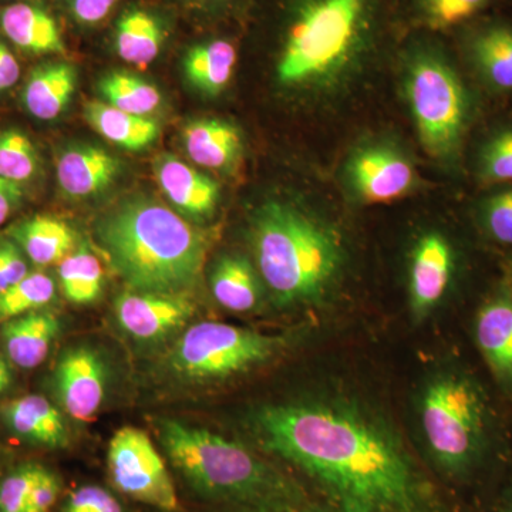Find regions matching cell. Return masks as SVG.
<instances>
[{"instance_id": "cell-1", "label": "cell", "mask_w": 512, "mask_h": 512, "mask_svg": "<svg viewBox=\"0 0 512 512\" xmlns=\"http://www.w3.org/2000/svg\"><path fill=\"white\" fill-rule=\"evenodd\" d=\"M256 439L328 494L336 512H437L433 491L394 431L339 400L262 407Z\"/></svg>"}, {"instance_id": "cell-2", "label": "cell", "mask_w": 512, "mask_h": 512, "mask_svg": "<svg viewBox=\"0 0 512 512\" xmlns=\"http://www.w3.org/2000/svg\"><path fill=\"white\" fill-rule=\"evenodd\" d=\"M96 231L114 271L133 291L184 295L200 281L207 238L156 201L123 202Z\"/></svg>"}, {"instance_id": "cell-3", "label": "cell", "mask_w": 512, "mask_h": 512, "mask_svg": "<svg viewBox=\"0 0 512 512\" xmlns=\"http://www.w3.org/2000/svg\"><path fill=\"white\" fill-rule=\"evenodd\" d=\"M158 436L173 466L205 497L264 512H312L298 485L238 441L171 419L158 421Z\"/></svg>"}, {"instance_id": "cell-4", "label": "cell", "mask_w": 512, "mask_h": 512, "mask_svg": "<svg viewBox=\"0 0 512 512\" xmlns=\"http://www.w3.org/2000/svg\"><path fill=\"white\" fill-rule=\"evenodd\" d=\"M252 247L259 274L282 306L322 301L345 265L339 235L289 202L268 201L255 212Z\"/></svg>"}, {"instance_id": "cell-5", "label": "cell", "mask_w": 512, "mask_h": 512, "mask_svg": "<svg viewBox=\"0 0 512 512\" xmlns=\"http://www.w3.org/2000/svg\"><path fill=\"white\" fill-rule=\"evenodd\" d=\"M404 94L421 146L441 163L456 158L470 100L436 35L416 32L402 52Z\"/></svg>"}, {"instance_id": "cell-6", "label": "cell", "mask_w": 512, "mask_h": 512, "mask_svg": "<svg viewBox=\"0 0 512 512\" xmlns=\"http://www.w3.org/2000/svg\"><path fill=\"white\" fill-rule=\"evenodd\" d=\"M419 410L436 466L451 477L470 473L487 440V404L476 382L463 373H440L424 386Z\"/></svg>"}, {"instance_id": "cell-7", "label": "cell", "mask_w": 512, "mask_h": 512, "mask_svg": "<svg viewBox=\"0 0 512 512\" xmlns=\"http://www.w3.org/2000/svg\"><path fill=\"white\" fill-rule=\"evenodd\" d=\"M281 336L227 323L201 322L181 336L171 353L177 375L194 382L227 379L268 362L284 348Z\"/></svg>"}, {"instance_id": "cell-8", "label": "cell", "mask_w": 512, "mask_h": 512, "mask_svg": "<svg viewBox=\"0 0 512 512\" xmlns=\"http://www.w3.org/2000/svg\"><path fill=\"white\" fill-rule=\"evenodd\" d=\"M107 468L114 487L151 507L178 510V497L163 457L143 430L123 427L110 440Z\"/></svg>"}, {"instance_id": "cell-9", "label": "cell", "mask_w": 512, "mask_h": 512, "mask_svg": "<svg viewBox=\"0 0 512 512\" xmlns=\"http://www.w3.org/2000/svg\"><path fill=\"white\" fill-rule=\"evenodd\" d=\"M346 175L356 197L366 204L402 200L417 185L412 161L399 148L383 143L357 148Z\"/></svg>"}, {"instance_id": "cell-10", "label": "cell", "mask_w": 512, "mask_h": 512, "mask_svg": "<svg viewBox=\"0 0 512 512\" xmlns=\"http://www.w3.org/2000/svg\"><path fill=\"white\" fill-rule=\"evenodd\" d=\"M56 389L64 410L77 421H90L106 396L107 372L99 353L80 346L64 352L56 373Z\"/></svg>"}, {"instance_id": "cell-11", "label": "cell", "mask_w": 512, "mask_h": 512, "mask_svg": "<svg viewBox=\"0 0 512 512\" xmlns=\"http://www.w3.org/2000/svg\"><path fill=\"white\" fill-rule=\"evenodd\" d=\"M195 313L185 295L126 292L117 299L116 316L121 328L138 340H157L183 328Z\"/></svg>"}, {"instance_id": "cell-12", "label": "cell", "mask_w": 512, "mask_h": 512, "mask_svg": "<svg viewBox=\"0 0 512 512\" xmlns=\"http://www.w3.org/2000/svg\"><path fill=\"white\" fill-rule=\"evenodd\" d=\"M454 272V252L439 232L417 239L410 256V306L416 318L429 315L441 302Z\"/></svg>"}, {"instance_id": "cell-13", "label": "cell", "mask_w": 512, "mask_h": 512, "mask_svg": "<svg viewBox=\"0 0 512 512\" xmlns=\"http://www.w3.org/2000/svg\"><path fill=\"white\" fill-rule=\"evenodd\" d=\"M461 29V47L481 79L498 92H512V22L473 20Z\"/></svg>"}, {"instance_id": "cell-14", "label": "cell", "mask_w": 512, "mask_h": 512, "mask_svg": "<svg viewBox=\"0 0 512 512\" xmlns=\"http://www.w3.org/2000/svg\"><path fill=\"white\" fill-rule=\"evenodd\" d=\"M120 168L119 160L103 148H69L57 161V181L69 197H93L113 185Z\"/></svg>"}, {"instance_id": "cell-15", "label": "cell", "mask_w": 512, "mask_h": 512, "mask_svg": "<svg viewBox=\"0 0 512 512\" xmlns=\"http://www.w3.org/2000/svg\"><path fill=\"white\" fill-rule=\"evenodd\" d=\"M158 184L178 210L204 218L214 212L220 188L207 175L192 170L174 156H161L154 164Z\"/></svg>"}, {"instance_id": "cell-16", "label": "cell", "mask_w": 512, "mask_h": 512, "mask_svg": "<svg viewBox=\"0 0 512 512\" xmlns=\"http://www.w3.org/2000/svg\"><path fill=\"white\" fill-rule=\"evenodd\" d=\"M0 30L23 52L33 55L66 53L56 19L35 3L15 2L0 9Z\"/></svg>"}, {"instance_id": "cell-17", "label": "cell", "mask_w": 512, "mask_h": 512, "mask_svg": "<svg viewBox=\"0 0 512 512\" xmlns=\"http://www.w3.org/2000/svg\"><path fill=\"white\" fill-rule=\"evenodd\" d=\"M2 417L10 431L29 443L49 448L69 444L62 413L39 394H28L6 403Z\"/></svg>"}, {"instance_id": "cell-18", "label": "cell", "mask_w": 512, "mask_h": 512, "mask_svg": "<svg viewBox=\"0 0 512 512\" xmlns=\"http://www.w3.org/2000/svg\"><path fill=\"white\" fill-rule=\"evenodd\" d=\"M59 330L60 322L55 313L29 312L5 322L2 329L3 345L16 366L35 369L45 362Z\"/></svg>"}, {"instance_id": "cell-19", "label": "cell", "mask_w": 512, "mask_h": 512, "mask_svg": "<svg viewBox=\"0 0 512 512\" xmlns=\"http://www.w3.org/2000/svg\"><path fill=\"white\" fill-rule=\"evenodd\" d=\"M184 147L188 157L201 167L227 170L242 151L241 133L234 124L218 119L191 121L184 128Z\"/></svg>"}, {"instance_id": "cell-20", "label": "cell", "mask_w": 512, "mask_h": 512, "mask_svg": "<svg viewBox=\"0 0 512 512\" xmlns=\"http://www.w3.org/2000/svg\"><path fill=\"white\" fill-rule=\"evenodd\" d=\"M164 22L151 10L128 8L114 26V47L124 62L148 66L157 59L165 42Z\"/></svg>"}, {"instance_id": "cell-21", "label": "cell", "mask_w": 512, "mask_h": 512, "mask_svg": "<svg viewBox=\"0 0 512 512\" xmlns=\"http://www.w3.org/2000/svg\"><path fill=\"white\" fill-rule=\"evenodd\" d=\"M478 346L501 382L512 383V299L485 303L476 320Z\"/></svg>"}, {"instance_id": "cell-22", "label": "cell", "mask_w": 512, "mask_h": 512, "mask_svg": "<svg viewBox=\"0 0 512 512\" xmlns=\"http://www.w3.org/2000/svg\"><path fill=\"white\" fill-rule=\"evenodd\" d=\"M493 0H399L397 12L414 32L446 33L461 29L490 8Z\"/></svg>"}, {"instance_id": "cell-23", "label": "cell", "mask_w": 512, "mask_h": 512, "mask_svg": "<svg viewBox=\"0 0 512 512\" xmlns=\"http://www.w3.org/2000/svg\"><path fill=\"white\" fill-rule=\"evenodd\" d=\"M72 64L55 62L37 67L23 90V104L39 120H55L66 109L76 89Z\"/></svg>"}, {"instance_id": "cell-24", "label": "cell", "mask_w": 512, "mask_h": 512, "mask_svg": "<svg viewBox=\"0 0 512 512\" xmlns=\"http://www.w3.org/2000/svg\"><path fill=\"white\" fill-rule=\"evenodd\" d=\"M238 50L229 39H211L192 47L184 59L188 82L205 96H218L231 82Z\"/></svg>"}, {"instance_id": "cell-25", "label": "cell", "mask_w": 512, "mask_h": 512, "mask_svg": "<svg viewBox=\"0 0 512 512\" xmlns=\"http://www.w3.org/2000/svg\"><path fill=\"white\" fill-rule=\"evenodd\" d=\"M84 117L106 140L127 150H143L153 144L160 134L156 121L99 101L86 104Z\"/></svg>"}, {"instance_id": "cell-26", "label": "cell", "mask_w": 512, "mask_h": 512, "mask_svg": "<svg viewBox=\"0 0 512 512\" xmlns=\"http://www.w3.org/2000/svg\"><path fill=\"white\" fill-rule=\"evenodd\" d=\"M12 237L18 242L30 261L47 266L62 262L72 254L76 234L66 222L52 217H35L12 229Z\"/></svg>"}, {"instance_id": "cell-27", "label": "cell", "mask_w": 512, "mask_h": 512, "mask_svg": "<svg viewBox=\"0 0 512 512\" xmlns=\"http://www.w3.org/2000/svg\"><path fill=\"white\" fill-rule=\"evenodd\" d=\"M211 291L222 308L237 313L252 311L261 296L254 268L239 255L222 256L218 261L211 275Z\"/></svg>"}, {"instance_id": "cell-28", "label": "cell", "mask_w": 512, "mask_h": 512, "mask_svg": "<svg viewBox=\"0 0 512 512\" xmlns=\"http://www.w3.org/2000/svg\"><path fill=\"white\" fill-rule=\"evenodd\" d=\"M99 90L107 104L136 116L147 117L161 104V94L153 84L126 72L107 74Z\"/></svg>"}, {"instance_id": "cell-29", "label": "cell", "mask_w": 512, "mask_h": 512, "mask_svg": "<svg viewBox=\"0 0 512 512\" xmlns=\"http://www.w3.org/2000/svg\"><path fill=\"white\" fill-rule=\"evenodd\" d=\"M60 288L70 302L87 305L99 298L103 289V268L93 252L82 249L60 262Z\"/></svg>"}, {"instance_id": "cell-30", "label": "cell", "mask_w": 512, "mask_h": 512, "mask_svg": "<svg viewBox=\"0 0 512 512\" xmlns=\"http://www.w3.org/2000/svg\"><path fill=\"white\" fill-rule=\"evenodd\" d=\"M55 281L43 272L28 274L18 284L0 293V322L37 311L53 301Z\"/></svg>"}, {"instance_id": "cell-31", "label": "cell", "mask_w": 512, "mask_h": 512, "mask_svg": "<svg viewBox=\"0 0 512 512\" xmlns=\"http://www.w3.org/2000/svg\"><path fill=\"white\" fill-rule=\"evenodd\" d=\"M39 156L26 134L18 130L0 133V177L25 183L36 174Z\"/></svg>"}, {"instance_id": "cell-32", "label": "cell", "mask_w": 512, "mask_h": 512, "mask_svg": "<svg viewBox=\"0 0 512 512\" xmlns=\"http://www.w3.org/2000/svg\"><path fill=\"white\" fill-rule=\"evenodd\" d=\"M478 175L487 184L512 181V128L498 131L481 150Z\"/></svg>"}, {"instance_id": "cell-33", "label": "cell", "mask_w": 512, "mask_h": 512, "mask_svg": "<svg viewBox=\"0 0 512 512\" xmlns=\"http://www.w3.org/2000/svg\"><path fill=\"white\" fill-rule=\"evenodd\" d=\"M43 467L22 464L0 483V512H25L30 493L35 487Z\"/></svg>"}, {"instance_id": "cell-34", "label": "cell", "mask_w": 512, "mask_h": 512, "mask_svg": "<svg viewBox=\"0 0 512 512\" xmlns=\"http://www.w3.org/2000/svg\"><path fill=\"white\" fill-rule=\"evenodd\" d=\"M481 221L495 242L512 245V188L491 195L483 202Z\"/></svg>"}, {"instance_id": "cell-35", "label": "cell", "mask_w": 512, "mask_h": 512, "mask_svg": "<svg viewBox=\"0 0 512 512\" xmlns=\"http://www.w3.org/2000/svg\"><path fill=\"white\" fill-rule=\"evenodd\" d=\"M60 512H127L123 504L106 488L84 485L67 498Z\"/></svg>"}, {"instance_id": "cell-36", "label": "cell", "mask_w": 512, "mask_h": 512, "mask_svg": "<svg viewBox=\"0 0 512 512\" xmlns=\"http://www.w3.org/2000/svg\"><path fill=\"white\" fill-rule=\"evenodd\" d=\"M62 481L52 471L43 467L35 487L30 493L25 512H50L59 500Z\"/></svg>"}, {"instance_id": "cell-37", "label": "cell", "mask_w": 512, "mask_h": 512, "mask_svg": "<svg viewBox=\"0 0 512 512\" xmlns=\"http://www.w3.org/2000/svg\"><path fill=\"white\" fill-rule=\"evenodd\" d=\"M120 0H64L74 22L83 26H96L109 18Z\"/></svg>"}, {"instance_id": "cell-38", "label": "cell", "mask_w": 512, "mask_h": 512, "mask_svg": "<svg viewBox=\"0 0 512 512\" xmlns=\"http://www.w3.org/2000/svg\"><path fill=\"white\" fill-rule=\"evenodd\" d=\"M29 274L28 265L15 244L0 241V293Z\"/></svg>"}, {"instance_id": "cell-39", "label": "cell", "mask_w": 512, "mask_h": 512, "mask_svg": "<svg viewBox=\"0 0 512 512\" xmlns=\"http://www.w3.org/2000/svg\"><path fill=\"white\" fill-rule=\"evenodd\" d=\"M22 185L0 177V225L5 224L22 201Z\"/></svg>"}, {"instance_id": "cell-40", "label": "cell", "mask_w": 512, "mask_h": 512, "mask_svg": "<svg viewBox=\"0 0 512 512\" xmlns=\"http://www.w3.org/2000/svg\"><path fill=\"white\" fill-rule=\"evenodd\" d=\"M20 66L9 47L0 40V92L10 89L18 83Z\"/></svg>"}, {"instance_id": "cell-41", "label": "cell", "mask_w": 512, "mask_h": 512, "mask_svg": "<svg viewBox=\"0 0 512 512\" xmlns=\"http://www.w3.org/2000/svg\"><path fill=\"white\" fill-rule=\"evenodd\" d=\"M197 8L215 13V15H238L248 8L252 0H185Z\"/></svg>"}, {"instance_id": "cell-42", "label": "cell", "mask_w": 512, "mask_h": 512, "mask_svg": "<svg viewBox=\"0 0 512 512\" xmlns=\"http://www.w3.org/2000/svg\"><path fill=\"white\" fill-rule=\"evenodd\" d=\"M10 382H12V375H10L8 363L0 357V394L8 389Z\"/></svg>"}, {"instance_id": "cell-43", "label": "cell", "mask_w": 512, "mask_h": 512, "mask_svg": "<svg viewBox=\"0 0 512 512\" xmlns=\"http://www.w3.org/2000/svg\"><path fill=\"white\" fill-rule=\"evenodd\" d=\"M504 512H512V495H511L510 501H508L507 508H505Z\"/></svg>"}]
</instances>
